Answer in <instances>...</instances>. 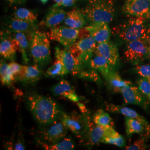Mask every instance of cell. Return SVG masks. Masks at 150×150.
<instances>
[{
	"label": "cell",
	"instance_id": "1",
	"mask_svg": "<svg viewBox=\"0 0 150 150\" xmlns=\"http://www.w3.org/2000/svg\"><path fill=\"white\" fill-rule=\"evenodd\" d=\"M27 103L36 121L45 126L59 118L61 112L57 103L49 97L32 93L27 97Z\"/></svg>",
	"mask_w": 150,
	"mask_h": 150
},
{
	"label": "cell",
	"instance_id": "26",
	"mask_svg": "<svg viewBox=\"0 0 150 150\" xmlns=\"http://www.w3.org/2000/svg\"><path fill=\"white\" fill-rule=\"evenodd\" d=\"M126 132L128 136L135 134H142L145 130V127L138 120L134 118L125 117Z\"/></svg>",
	"mask_w": 150,
	"mask_h": 150
},
{
	"label": "cell",
	"instance_id": "4",
	"mask_svg": "<svg viewBox=\"0 0 150 150\" xmlns=\"http://www.w3.org/2000/svg\"><path fill=\"white\" fill-rule=\"evenodd\" d=\"M116 0H88L81 9L87 21L110 23L114 19L116 12Z\"/></svg>",
	"mask_w": 150,
	"mask_h": 150
},
{
	"label": "cell",
	"instance_id": "27",
	"mask_svg": "<svg viewBox=\"0 0 150 150\" xmlns=\"http://www.w3.org/2000/svg\"><path fill=\"white\" fill-rule=\"evenodd\" d=\"M43 148L49 150H72L75 149L73 140L69 137L64 138L54 144H42Z\"/></svg>",
	"mask_w": 150,
	"mask_h": 150
},
{
	"label": "cell",
	"instance_id": "31",
	"mask_svg": "<svg viewBox=\"0 0 150 150\" xmlns=\"http://www.w3.org/2000/svg\"><path fill=\"white\" fill-rule=\"evenodd\" d=\"M12 17L16 19L26 21L38 22L37 15L36 14L27 8L23 7L19 8L14 11Z\"/></svg>",
	"mask_w": 150,
	"mask_h": 150
},
{
	"label": "cell",
	"instance_id": "35",
	"mask_svg": "<svg viewBox=\"0 0 150 150\" xmlns=\"http://www.w3.org/2000/svg\"><path fill=\"white\" fill-rule=\"evenodd\" d=\"M137 86L139 87L141 91L143 92V93L146 97L149 102L150 105V83L147 80H146L144 78L141 77L137 81Z\"/></svg>",
	"mask_w": 150,
	"mask_h": 150
},
{
	"label": "cell",
	"instance_id": "15",
	"mask_svg": "<svg viewBox=\"0 0 150 150\" xmlns=\"http://www.w3.org/2000/svg\"><path fill=\"white\" fill-rule=\"evenodd\" d=\"M85 27L97 43H102L110 39L111 31L107 23L92 22Z\"/></svg>",
	"mask_w": 150,
	"mask_h": 150
},
{
	"label": "cell",
	"instance_id": "17",
	"mask_svg": "<svg viewBox=\"0 0 150 150\" xmlns=\"http://www.w3.org/2000/svg\"><path fill=\"white\" fill-rule=\"evenodd\" d=\"M67 12L59 7H52L43 20L40 22L39 26L54 28L57 27L64 21Z\"/></svg>",
	"mask_w": 150,
	"mask_h": 150
},
{
	"label": "cell",
	"instance_id": "9",
	"mask_svg": "<svg viewBox=\"0 0 150 150\" xmlns=\"http://www.w3.org/2000/svg\"><path fill=\"white\" fill-rule=\"evenodd\" d=\"M122 11L129 17H142L150 20V0H125Z\"/></svg>",
	"mask_w": 150,
	"mask_h": 150
},
{
	"label": "cell",
	"instance_id": "42",
	"mask_svg": "<svg viewBox=\"0 0 150 150\" xmlns=\"http://www.w3.org/2000/svg\"><path fill=\"white\" fill-rule=\"evenodd\" d=\"M64 1V0H54V1L55 2V4H59V3Z\"/></svg>",
	"mask_w": 150,
	"mask_h": 150
},
{
	"label": "cell",
	"instance_id": "10",
	"mask_svg": "<svg viewBox=\"0 0 150 150\" xmlns=\"http://www.w3.org/2000/svg\"><path fill=\"white\" fill-rule=\"evenodd\" d=\"M120 93L122 95L126 103L136 105L144 109H147L149 107V102L146 97L138 86H134L132 82L127 86H124Z\"/></svg>",
	"mask_w": 150,
	"mask_h": 150
},
{
	"label": "cell",
	"instance_id": "38",
	"mask_svg": "<svg viewBox=\"0 0 150 150\" xmlns=\"http://www.w3.org/2000/svg\"><path fill=\"white\" fill-rule=\"evenodd\" d=\"M79 0H64L58 4H54L52 7H70L74 5Z\"/></svg>",
	"mask_w": 150,
	"mask_h": 150
},
{
	"label": "cell",
	"instance_id": "39",
	"mask_svg": "<svg viewBox=\"0 0 150 150\" xmlns=\"http://www.w3.org/2000/svg\"><path fill=\"white\" fill-rule=\"evenodd\" d=\"M77 106L79 107L82 113H86L87 111V110L86 108V106H85L84 104L80 103V102H77Z\"/></svg>",
	"mask_w": 150,
	"mask_h": 150
},
{
	"label": "cell",
	"instance_id": "29",
	"mask_svg": "<svg viewBox=\"0 0 150 150\" xmlns=\"http://www.w3.org/2000/svg\"><path fill=\"white\" fill-rule=\"evenodd\" d=\"M0 76L1 83L4 85L11 86L13 82L16 80L10 71L9 65L7 64L4 61L2 60L1 61Z\"/></svg>",
	"mask_w": 150,
	"mask_h": 150
},
{
	"label": "cell",
	"instance_id": "2",
	"mask_svg": "<svg viewBox=\"0 0 150 150\" xmlns=\"http://www.w3.org/2000/svg\"><path fill=\"white\" fill-rule=\"evenodd\" d=\"M97 45L96 41L85 27L80 29L78 39L69 49L76 59V75L88 66Z\"/></svg>",
	"mask_w": 150,
	"mask_h": 150
},
{
	"label": "cell",
	"instance_id": "40",
	"mask_svg": "<svg viewBox=\"0 0 150 150\" xmlns=\"http://www.w3.org/2000/svg\"><path fill=\"white\" fill-rule=\"evenodd\" d=\"M25 149L24 146L23 145V144L21 142H17L15 146V147H14V150H23Z\"/></svg>",
	"mask_w": 150,
	"mask_h": 150
},
{
	"label": "cell",
	"instance_id": "33",
	"mask_svg": "<svg viewBox=\"0 0 150 150\" xmlns=\"http://www.w3.org/2000/svg\"><path fill=\"white\" fill-rule=\"evenodd\" d=\"M134 70L141 77L150 83V64H136Z\"/></svg>",
	"mask_w": 150,
	"mask_h": 150
},
{
	"label": "cell",
	"instance_id": "24",
	"mask_svg": "<svg viewBox=\"0 0 150 150\" xmlns=\"http://www.w3.org/2000/svg\"><path fill=\"white\" fill-rule=\"evenodd\" d=\"M104 78L107 81L111 88L116 92H120L124 86H127L131 83L129 81L122 79L118 73L114 71L113 69L110 71Z\"/></svg>",
	"mask_w": 150,
	"mask_h": 150
},
{
	"label": "cell",
	"instance_id": "23",
	"mask_svg": "<svg viewBox=\"0 0 150 150\" xmlns=\"http://www.w3.org/2000/svg\"><path fill=\"white\" fill-rule=\"evenodd\" d=\"M15 38L18 46V51L21 52L22 61L24 64H27L29 61L28 52L30 53V41L31 38L22 32H14L12 35Z\"/></svg>",
	"mask_w": 150,
	"mask_h": 150
},
{
	"label": "cell",
	"instance_id": "20",
	"mask_svg": "<svg viewBox=\"0 0 150 150\" xmlns=\"http://www.w3.org/2000/svg\"><path fill=\"white\" fill-rule=\"evenodd\" d=\"M54 54L56 59L59 60L64 65L67 74L71 73L74 75H76V59L69 49L64 48L62 50L56 47Z\"/></svg>",
	"mask_w": 150,
	"mask_h": 150
},
{
	"label": "cell",
	"instance_id": "25",
	"mask_svg": "<svg viewBox=\"0 0 150 150\" xmlns=\"http://www.w3.org/2000/svg\"><path fill=\"white\" fill-rule=\"evenodd\" d=\"M88 66L93 70L100 72L104 77L110 71L113 69L112 66L102 57L95 54L89 62Z\"/></svg>",
	"mask_w": 150,
	"mask_h": 150
},
{
	"label": "cell",
	"instance_id": "30",
	"mask_svg": "<svg viewBox=\"0 0 150 150\" xmlns=\"http://www.w3.org/2000/svg\"><path fill=\"white\" fill-rule=\"evenodd\" d=\"M66 74H67L64 65L59 60L56 59L53 64L46 71L45 76L47 77H63Z\"/></svg>",
	"mask_w": 150,
	"mask_h": 150
},
{
	"label": "cell",
	"instance_id": "7",
	"mask_svg": "<svg viewBox=\"0 0 150 150\" xmlns=\"http://www.w3.org/2000/svg\"><path fill=\"white\" fill-rule=\"evenodd\" d=\"M59 119L67 129L79 138H82L86 134H88L92 124L86 116L76 112L68 115L61 111Z\"/></svg>",
	"mask_w": 150,
	"mask_h": 150
},
{
	"label": "cell",
	"instance_id": "28",
	"mask_svg": "<svg viewBox=\"0 0 150 150\" xmlns=\"http://www.w3.org/2000/svg\"><path fill=\"white\" fill-rule=\"evenodd\" d=\"M93 121L98 126L113 127V121L110 116L102 109L97 110L93 116Z\"/></svg>",
	"mask_w": 150,
	"mask_h": 150
},
{
	"label": "cell",
	"instance_id": "6",
	"mask_svg": "<svg viewBox=\"0 0 150 150\" xmlns=\"http://www.w3.org/2000/svg\"><path fill=\"white\" fill-rule=\"evenodd\" d=\"M150 52V34L127 42L124 55L126 59L135 64L148 59Z\"/></svg>",
	"mask_w": 150,
	"mask_h": 150
},
{
	"label": "cell",
	"instance_id": "32",
	"mask_svg": "<svg viewBox=\"0 0 150 150\" xmlns=\"http://www.w3.org/2000/svg\"><path fill=\"white\" fill-rule=\"evenodd\" d=\"M100 142L115 145L119 147H123L126 145V142L124 137L121 134H119L118 132L116 134L103 137L101 140Z\"/></svg>",
	"mask_w": 150,
	"mask_h": 150
},
{
	"label": "cell",
	"instance_id": "21",
	"mask_svg": "<svg viewBox=\"0 0 150 150\" xmlns=\"http://www.w3.org/2000/svg\"><path fill=\"white\" fill-rule=\"evenodd\" d=\"M87 20L81 9L75 8L67 13L64 18V25L75 29L86 27Z\"/></svg>",
	"mask_w": 150,
	"mask_h": 150
},
{
	"label": "cell",
	"instance_id": "34",
	"mask_svg": "<svg viewBox=\"0 0 150 150\" xmlns=\"http://www.w3.org/2000/svg\"><path fill=\"white\" fill-rule=\"evenodd\" d=\"M149 135L146 134L145 136L141 137L137 140H136L132 145H129L126 147V150H144L147 149L146 144V137Z\"/></svg>",
	"mask_w": 150,
	"mask_h": 150
},
{
	"label": "cell",
	"instance_id": "11",
	"mask_svg": "<svg viewBox=\"0 0 150 150\" xmlns=\"http://www.w3.org/2000/svg\"><path fill=\"white\" fill-rule=\"evenodd\" d=\"M44 129L43 137L50 144H54L64 139L67 134V129L59 118L48 124Z\"/></svg>",
	"mask_w": 150,
	"mask_h": 150
},
{
	"label": "cell",
	"instance_id": "36",
	"mask_svg": "<svg viewBox=\"0 0 150 150\" xmlns=\"http://www.w3.org/2000/svg\"><path fill=\"white\" fill-rule=\"evenodd\" d=\"M96 71L91 69L88 71H81L79 74H80V76L83 78L86 77L87 79H90L91 80L94 81L95 82L100 81L99 76L97 74Z\"/></svg>",
	"mask_w": 150,
	"mask_h": 150
},
{
	"label": "cell",
	"instance_id": "5",
	"mask_svg": "<svg viewBox=\"0 0 150 150\" xmlns=\"http://www.w3.org/2000/svg\"><path fill=\"white\" fill-rule=\"evenodd\" d=\"M30 54L38 66H44L51 61L50 43L46 33L38 30L32 34L30 41Z\"/></svg>",
	"mask_w": 150,
	"mask_h": 150
},
{
	"label": "cell",
	"instance_id": "43",
	"mask_svg": "<svg viewBox=\"0 0 150 150\" xmlns=\"http://www.w3.org/2000/svg\"><path fill=\"white\" fill-rule=\"evenodd\" d=\"M48 0H40V1L43 4H45L47 2Z\"/></svg>",
	"mask_w": 150,
	"mask_h": 150
},
{
	"label": "cell",
	"instance_id": "13",
	"mask_svg": "<svg viewBox=\"0 0 150 150\" xmlns=\"http://www.w3.org/2000/svg\"><path fill=\"white\" fill-rule=\"evenodd\" d=\"M18 46L15 38L8 31L1 33L0 54L4 59L13 61Z\"/></svg>",
	"mask_w": 150,
	"mask_h": 150
},
{
	"label": "cell",
	"instance_id": "12",
	"mask_svg": "<svg viewBox=\"0 0 150 150\" xmlns=\"http://www.w3.org/2000/svg\"><path fill=\"white\" fill-rule=\"evenodd\" d=\"M94 54L102 57L113 67L118 64L119 62L118 48L110 40L102 43H97Z\"/></svg>",
	"mask_w": 150,
	"mask_h": 150
},
{
	"label": "cell",
	"instance_id": "8",
	"mask_svg": "<svg viewBox=\"0 0 150 150\" xmlns=\"http://www.w3.org/2000/svg\"><path fill=\"white\" fill-rule=\"evenodd\" d=\"M80 30L68 26H61L50 29L46 35L49 39L59 42L65 48L70 49L78 39Z\"/></svg>",
	"mask_w": 150,
	"mask_h": 150
},
{
	"label": "cell",
	"instance_id": "22",
	"mask_svg": "<svg viewBox=\"0 0 150 150\" xmlns=\"http://www.w3.org/2000/svg\"><path fill=\"white\" fill-rule=\"evenodd\" d=\"M92 125V124H91ZM88 134L90 144L95 145L101 142L105 137L116 134L117 132L113 129V127H104L101 126H91Z\"/></svg>",
	"mask_w": 150,
	"mask_h": 150
},
{
	"label": "cell",
	"instance_id": "16",
	"mask_svg": "<svg viewBox=\"0 0 150 150\" xmlns=\"http://www.w3.org/2000/svg\"><path fill=\"white\" fill-rule=\"evenodd\" d=\"M106 108L108 111L120 113L125 117H131L138 120L145 127L146 133L150 134V123H149V122L142 116L140 115L136 111L131 109L129 107L120 105H116L112 103L106 104Z\"/></svg>",
	"mask_w": 150,
	"mask_h": 150
},
{
	"label": "cell",
	"instance_id": "44",
	"mask_svg": "<svg viewBox=\"0 0 150 150\" xmlns=\"http://www.w3.org/2000/svg\"><path fill=\"white\" fill-rule=\"evenodd\" d=\"M148 59H150V54H149V58H148Z\"/></svg>",
	"mask_w": 150,
	"mask_h": 150
},
{
	"label": "cell",
	"instance_id": "18",
	"mask_svg": "<svg viewBox=\"0 0 150 150\" xmlns=\"http://www.w3.org/2000/svg\"><path fill=\"white\" fill-rule=\"evenodd\" d=\"M42 72L38 64L22 66L21 71L16 77V80L25 84H35L41 79Z\"/></svg>",
	"mask_w": 150,
	"mask_h": 150
},
{
	"label": "cell",
	"instance_id": "37",
	"mask_svg": "<svg viewBox=\"0 0 150 150\" xmlns=\"http://www.w3.org/2000/svg\"><path fill=\"white\" fill-rule=\"evenodd\" d=\"M8 65H9V67H10V69L12 74L14 76V77L16 79V77L20 74V72L21 71L22 66L17 64V63H16V62H14L13 61L10 64H8Z\"/></svg>",
	"mask_w": 150,
	"mask_h": 150
},
{
	"label": "cell",
	"instance_id": "41",
	"mask_svg": "<svg viewBox=\"0 0 150 150\" xmlns=\"http://www.w3.org/2000/svg\"><path fill=\"white\" fill-rule=\"evenodd\" d=\"M11 4H18L24 3L26 0H7Z\"/></svg>",
	"mask_w": 150,
	"mask_h": 150
},
{
	"label": "cell",
	"instance_id": "14",
	"mask_svg": "<svg viewBox=\"0 0 150 150\" xmlns=\"http://www.w3.org/2000/svg\"><path fill=\"white\" fill-rule=\"evenodd\" d=\"M7 31L14 32H22L28 37L31 38L32 34L38 30L39 25L38 22L26 21L16 19L11 16L6 23Z\"/></svg>",
	"mask_w": 150,
	"mask_h": 150
},
{
	"label": "cell",
	"instance_id": "3",
	"mask_svg": "<svg viewBox=\"0 0 150 150\" xmlns=\"http://www.w3.org/2000/svg\"><path fill=\"white\" fill-rule=\"evenodd\" d=\"M150 20L142 17H130L113 28V31L123 41L129 42L150 34Z\"/></svg>",
	"mask_w": 150,
	"mask_h": 150
},
{
	"label": "cell",
	"instance_id": "19",
	"mask_svg": "<svg viewBox=\"0 0 150 150\" xmlns=\"http://www.w3.org/2000/svg\"><path fill=\"white\" fill-rule=\"evenodd\" d=\"M51 91L55 96H62L69 99L73 102H78L79 97L76 94L75 88L67 81L61 80L52 86Z\"/></svg>",
	"mask_w": 150,
	"mask_h": 150
}]
</instances>
